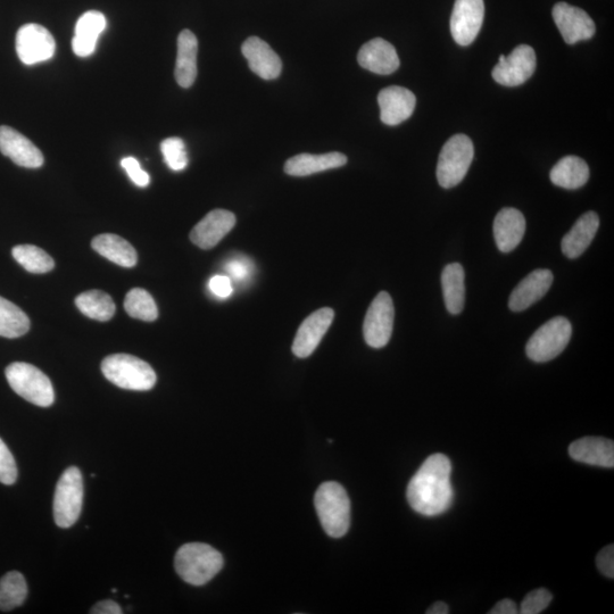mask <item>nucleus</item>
<instances>
[{
    "mask_svg": "<svg viewBox=\"0 0 614 614\" xmlns=\"http://www.w3.org/2000/svg\"><path fill=\"white\" fill-rule=\"evenodd\" d=\"M452 463L444 454H434L423 462L408 486L411 508L426 517H436L451 508L454 489Z\"/></svg>",
    "mask_w": 614,
    "mask_h": 614,
    "instance_id": "f257e3e1",
    "label": "nucleus"
},
{
    "mask_svg": "<svg viewBox=\"0 0 614 614\" xmlns=\"http://www.w3.org/2000/svg\"><path fill=\"white\" fill-rule=\"evenodd\" d=\"M174 567L186 583L202 586L219 574L223 568V557L210 545L189 543L178 550Z\"/></svg>",
    "mask_w": 614,
    "mask_h": 614,
    "instance_id": "f03ea898",
    "label": "nucleus"
},
{
    "mask_svg": "<svg viewBox=\"0 0 614 614\" xmlns=\"http://www.w3.org/2000/svg\"><path fill=\"white\" fill-rule=\"evenodd\" d=\"M323 530L330 537H343L351 526V501L345 488L335 481L322 484L314 496Z\"/></svg>",
    "mask_w": 614,
    "mask_h": 614,
    "instance_id": "7ed1b4c3",
    "label": "nucleus"
},
{
    "mask_svg": "<svg viewBox=\"0 0 614 614\" xmlns=\"http://www.w3.org/2000/svg\"><path fill=\"white\" fill-rule=\"evenodd\" d=\"M102 371L112 384L128 391H151L157 380L151 365L128 354L107 356L102 363Z\"/></svg>",
    "mask_w": 614,
    "mask_h": 614,
    "instance_id": "20e7f679",
    "label": "nucleus"
},
{
    "mask_svg": "<svg viewBox=\"0 0 614 614\" xmlns=\"http://www.w3.org/2000/svg\"><path fill=\"white\" fill-rule=\"evenodd\" d=\"M5 375L13 391L24 400L40 408L53 405L55 394L51 380L35 365L15 362L8 365Z\"/></svg>",
    "mask_w": 614,
    "mask_h": 614,
    "instance_id": "39448f33",
    "label": "nucleus"
},
{
    "mask_svg": "<svg viewBox=\"0 0 614 614\" xmlns=\"http://www.w3.org/2000/svg\"><path fill=\"white\" fill-rule=\"evenodd\" d=\"M475 148L466 135H455L446 141L439 154L436 176L445 189L461 184L474 161Z\"/></svg>",
    "mask_w": 614,
    "mask_h": 614,
    "instance_id": "423d86ee",
    "label": "nucleus"
},
{
    "mask_svg": "<svg viewBox=\"0 0 614 614\" xmlns=\"http://www.w3.org/2000/svg\"><path fill=\"white\" fill-rule=\"evenodd\" d=\"M84 478L77 467L64 471L54 496V520L61 528H70L80 517L84 504Z\"/></svg>",
    "mask_w": 614,
    "mask_h": 614,
    "instance_id": "0eeeda50",
    "label": "nucleus"
},
{
    "mask_svg": "<svg viewBox=\"0 0 614 614\" xmlns=\"http://www.w3.org/2000/svg\"><path fill=\"white\" fill-rule=\"evenodd\" d=\"M572 335L571 323L563 317L546 322L530 337L526 353L531 361L544 363L558 358L566 350Z\"/></svg>",
    "mask_w": 614,
    "mask_h": 614,
    "instance_id": "6e6552de",
    "label": "nucleus"
},
{
    "mask_svg": "<svg viewBox=\"0 0 614 614\" xmlns=\"http://www.w3.org/2000/svg\"><path fill=\"white\" fill-rule=\"evenodd\" d=\"M395 309L391 295L379 293L372 301L363 323L365 342L373 348H383L392 338Z\"/></svg>",
    "mask_w": 614,
    "mask_h": 614,
    "instance_id": "1a4fd4ad",
    "label": "nucleus"
},
{
    "mask_svg": "<svg viewBox=\"0 0 614 614\" xmlns=\"http://www.w3.org/2000/svg\"><path fill=\"white\" fill-rule=\"evenodd\" d=\"M537 60L533 47L520 45L509 56H500L492 76L505 87L524 85L536 70Z\"/></svg>",
    "mask_w": 614,
    "mask_h": 614,
    "instance_id": "9d476101",
    "label": "nucleus"
},
{
    "mask_svg": "<svg viewBox=\"0 0 614 614\" xmlns=\"http://www.w3.org/2000/svg\"><path fill=\"white\" fill-rule=\"evenodd\" d=\"M55 51L52 33L39 24H26L16 35V53L23 64L35 65L51 60Z\"/></svg>",
    "mask_w": 614,
    "mask_h": 614,
    "instance_id": "9b49d317",
    "label": "nucleus"
},
{
    "mask_svg": "<svg viewBox=\"0 0 614 614\" xmlns=\"http://www.w3.org/2000/svg\"><path fill=\"white\" fill-rule=\"evenodd\" d=\"M485 18L484 0H455L451 32L456 44L469 46L476 40Z\"/></svg>",
    "mask_w": 614,
    "mask_h": 614,
    "instance_id": "f8f14e48",
    "label": "nucleus"
},
{
    "mask_svg": "<svg viewBox=\"0 0 614 614\" xmlns=\"http://www.w3.org/2000/svg\"><path fill=\"white\" fill-rule=\"evenodd\" d=\"M553 19L568 45L588 40L595 35V23L582 8L567 3H558L553 7Z\"/></svg>",
    "mask_w": 614,
    "mask_h": 614,
    "instance_id": "ddd939ff",
    "label": "nucleus"
},
{
    "mask_svg": "<svg viewBox=\"0 0 614 614\" xmlns=\"http://www.w3.org/2000/svg\"><path fill=\"white\" fill-rule=\"evenodd\" d=\"M335 312L330 307H323L307 317L298 329L294 344L293 353L297 358H309L317 350L321 340L327 334L328 329L333 323Z\"/></svg>",
    "mask_w": 614,
    "mask_h": 614,
    "instance_id": "4468645a",
    "label": "nucleus"
},
{
    "mask_svg": "<svg viewBox=\"0 0 614 614\" xmlns=\"http://www.w3.org/2000/svg\"><path fill=\"white\" fill-rule=\"evenodd\" d=\"M0 152L22 168L38 169L45 162L43 153L30 139L7 126L0 127Z\"/></svg>",
    "mask_w": 614,
    "mask_h": 614,
    "instance_id": "2eb2a0df",
    "label": "nucleus"
},
{
    "mask_svg": "<svg viewBox=\"0 0 614 614\" xmlns=\"http://www.w3.org/2000/svg\"><path fill=\"white\" fill-rule=\"evenodd\" d=\"M378 103L381 121L387 126H398L411 118L417 98L409 89L392 86L380 91Z\"/></svg>",
    "mask_w": 614,
    "mask_h": 614,
    "instance_id": "dca6fc26",
    "label": "nucleus"
},
{
    "mask_svg": "<svg viewBox=\"0 0 614 614\" xmlns=\"http://www.w3.org/2000/svg\"><path fill=\"white\" fill-rule=\"evenodd\" d=\"M235 226L236 217L234 213L226 210H214L207 214L201 222L196 224L195 228L190 232V239H192V242L196 246L202 248V250H211V248L217 246Z\"/></svg>",
    "mask_w": 614,
    "mask_h": 614,
    "instance_id": "f3484780",
    "label": "nucleus"
},
{
    "mask_svg": "<svg viewBox=\"0 0 614 614\" xmlns=\"http://www.w3.org/2000/svg\"><path fill=\"white\" fill-rule=\"evenodd\" d=\"M554 276L550 270L538 269L530 273L520 284L513 289L510 296L509 307L513 312H522L529 309L549 293Z\"/></svg>",
    "mask_w": 614,
    "mask_h": 614,
    "instance_id": "a211bd4d",
    "label": "nucleus"
},
{
    "mask_svg": "<svg viewBox=\"0 0 614 614\" xmlns=\"http://www.w3.org/2000/svg\"><path fill=\"white\" fill-rule=\"evenodd\" d=\"M358 61L363 69L380 76H388L400 68V58L395 47L381 38L372 39L363 45Z\"/></svg>",
    "mask_w": 614,
    "mask_h": 614,
    "instance_id": "6ab92c4d",
    "label": "nucleus"
},
{
    "mask_svg": "<svg viewBox=\"0 0 614 614\" xmlns=\"http://www.w3.org/2000/svg\"><path fill=\"white\" fill-rule=\"evenodd\" d=\"M242 52L256 76L264 80H273L280 76V57L264 40L257 37L248 38L243 44Z\"/></svg>",
    "mask_w": 614,
    "mask_h": 614,
    "instance_id": "aec40b11",
    "label": "nucleus"
},
{
    "mask_svg": "<svg viewBox=\"0 0 614 614\" xmlns=\"http://www.w3.org/2000/svg\"><path fill=\"white\" fill-rule=\"evenodd\" d=\"M526 232L524 214L512 207L497 213L494 221V238L502 253H510L520 245Z\"/></svg>",
    "mask_w": 614,
    "mask_h": 614,
    "instance_id": "412c9836",
    "label": "nucleus"
},
{
    "mask_svg": "<svg viewBox=\"0 0 614 614\" xmlns=\"http://www.w3.org/2000/svg\"><path fill=\"white\" fill-rule=\"evenodd\" d=\"M571 459L601 468L614 467V443L610 439L585 437L569 447Z\"/></svg>",
    "mask_w": 614,
    "mask_h": 614,
    "instance_id": "4be33fe9",
    "label": "nucleus"
},
{
    "mask_svg": "<svg viewBox=\"0 0 614 614\" xmlns=\"http://www.w3.org/2000/svg\"><path fill=\"white\" fill-rule=\"evenodd\" d=\"M107 21L105 15L97 11H89L80 16L74 30L72 48L79 57H89L95 53L99 36L105 31Z\"/></svg>",
    "mask_w": 614,
    "mask_h": 614,
    "instance_id": "5701e85b",
    "label": "nucleus"
},
{
    "mask_svg": "<svg viewBox=\"0 0 614 614\" xmlns=\"http://www.w3.org/2000/svg\"><path fill=\"white\" fill-rule=\"evenodd\" d=\"M600 228V218L595 212H587L580 217L574 227L562 239V252L568 259L574 260L582 256L592 244L597 230Z\"/></svg>",
    "mask_w": 614,
    "mask_h": 614,
    "instance_id": "b1692460",
    "label": "nucleus"
},
{
    "mask_svg": "<svg viewBox=\"0 0 614 614\" xmlns=\"http://www.w3.org/2000/svg\"><path fill=\"white\" fill-rule=\"evenodd\" d=\"M347 157L342 153L321 155L300 154L289 159L285 164V172L293 177H306L311 174L344 167Z\"/></svg>",
    "mask_w": 614,
    "mask_h": 614,
    "instance_id": "393cba45",
    "label": "nucleus"
},
{
    "mask_svg": "<svg viewBox=\"0 0 614 614\" xmlns=\"http://www.w3.org/2000/svg\"><path fill=\"white\" fill-rule=\"evenodd\" d=\"M198 40L190 30H184L178 38V55L174 77L182 88H190L197 78Z\"/></svg>",
    "mask_w": 614,
    "mask_h": 614,
    "instance_id": "a878e982",
    "label": "nucleus"
},
{
    "mask_svg": "<svg viewBox=\"0 0 614 614\" xmlns=\"http://www.w3.org/2000/svg\"><path fill=\"white\" fill-rule=\"evenodd\" d=\"M466 273L460 263L446 265L442 272V288L446 309L453 315L460 314L466 304Z\"/></svg>",
    "mask_w": 614,
    "mask_h": 614,
    "instance_id": "bb28decb",
    "label": "nucleus"
},
{
    "mask_svg": "<svg viewBox=\"0 0 614 614\" xmlns=\"http://www.w3.org/2000/svg\"><path fill=\"white\" fill-rule=\"evenodd\" d=\"M94 250L105 259L120 265L123 268H134L138 255L134 247L126 239L118 235L103 234L94 238L91 243Z\"/></svg>",
    "mask_w": 614,
    "mask_h": 614,
    "instance_id": "cd10ccee",
    "label": "nucleus"
},
{
    "mask_svg": "<svg viewBox=\"0 0 614 614\" xmlns=\"http://www.w3.org/2000/svg\"><path fill=\"white\" fill-rule=\"evenodd\" d=\"M550 178L555 186L575 190L586 185L589 168L580 157L566 156L554 165Z\"/></svg>",
    "mask_w": 614,
    "mask_h": 614,
    "instance_id": "c85d7f7f",
    "label": "nucleus"
},
{
    "mask_svg": "<svg viewBox=\"0 0 614 614\" xmlns=\"http://www.w3.org/2000/svg\"><path fill=\"white\" fill-rule=\"evenodd\" d=\"M78 309L86 317L105 322L114 317L116 310L113 298L101 290H89L76 298Z\"/></svg>",
    "mask_w": 614,
    "mask_h": 614,
    "instance_id": "c756f323",
    "label": "nucleus"
},
{
    "mask_svg": "<svg viewBox=\"0 0 614 614\" xmlns=\"http://www.w3.org/2000/svg\"><path fill=\"white\" fill-rule=\"evenodd\" d=\"M30 319L19 306L0 296V337L19 338L30 330Z\"/></svg>",
    "mask_w": 614,
    "mask_h": 614,
    "instance_id": "7c9ffc66",
    "label": "nucleus"
},
{
    "mask_svg": "<svg viewBox=\"0 0 614 614\" xmlns=\"http://www.w3.org/2000/svg\"><path fill=\"white\" fill-rule=\"evenodd\" d=\"M28 595L26 578L18 571L8 572L0 579V610L11 611L21 607Z\"/></svg>",
    "mask_w": 614,
    "mask_h": 614,
    "instance_id": "2f4dec72",
    "label": "nucleus"
},
{
    "mask_svg": "<svg viewBox=\"0 0 614 614\" xmlns=\"http://www.w3.org/2000/svg\"><path fill=\"white\" fill-rule=\"evenodd\" d=\"M12 255L16 262H18L28 272L47 273L52 271L55 267V262L51 255H48L41 248L33 245H19L13 248Z\"/></svg>",
    "mask_w": 614,
    "mask_h": 614,
    "instance_id": "473e14b6",
    "label": "nucleus"
},
{
    "mask_svg": "<svg viewBox=\"0 0 614 614\" xmlns=\"http://www.w3.org/2000/svg\"><path fill=\"white\" fill-rule=\"evenodd\" d=\"M124 309L131 318L152 322L159 317V310L151 294L143 288H134L126 296Z\"/></svg>",
    "mask_w": 614,
    "mask_h": 614,
    "instance_id": "72a5a7b5",
    "label": "nucleus"
},
{
    "mask_svg": "<svg viewBox=\"0 0 614 614\" xmlns=\"http://www.w3.org/2000/svg\"><path fill=\"white\" fill-rule=\"evenodd\" d=\"M161 152L172 171H184L188 167V154L184 140L172 137L162 141Z\"/></svg>",
    "mask_w": 614,
    "mask_h": 614,
    "instance_id": "f704fd0d",
    "label": "nucleus"
},
{
    "mask_svg": "<svg viewBox=\"0 0 614 614\" xmlns=\"http://www.w3.org/2000/svg\"><path fill=\"white\" fill-rule=\"evenodd\" d=\"M553 600L552 594L545 588H538L529 593L520 605L521 614H538L549 608Z\"/></svg>",
    "mask_w": 614,
    "mask_h": 614,
    "instance_id": "c9c22d12",
    "label": "nucleus"
},
{
    "mask_svg": "<svg viewBox=\"0 0 614 614\" xmlns=\"http://www.w3.org/2000/svg\"><path fill=\"white\" fill-rule=\"evenodd\" d=\"M16 479H18V467L14 456L0 438V483L13 485Z\"/></svg>",
    "mask_w": 614,
    "mask_h": 614,
    "instance_id": "e433bc0d",
    "label": "nucleus"
},
{
    "mask_svg": "<svg viewBox=\"0 0 614 614\" xmlns=\"http://www.w3.org/2000/svg\"><path fill=\"white\" fill-rule=\"evenodd\" d=\"M121 165L136 186L145 188L151 184V177H149V174L140 167V164L135 157H126V159L121 161Z\"/></svg>",
    "mask_w": 614,
    "mask_h": 614,
    "instance_id": "4c0bfd02",
    "label": "nucleus"
},
{
    "mask_svg": "<svg viewBox=\"0 0 614 614\" xmlns=\"http://www.w3.org/2000/svg\"><path fill=\"white\" fill-rule=\"evenodd\" d=\"M597 568L602 572L605 577L614 578V547L608 545L597 554L596 558Z\"/></svg>",
    "mask_w": 614,
    "mask_h": 614,
    "instance_id": "58836bf2",
    "label": "nucleus"
},
{
    "mask_svg": "<svg viewBox=\"0 0 614 614\" xmlns=\"http://www.w3.org/2000/svg\"><path fill=\"white\" fill-rule=\"evenodd\" d=\"M211 292L220 298H228L234 293L231 280L226 276H215L210 280L209 284Z\"/></svg>",
    "mask_w": 614,
    "mask_h": 614,
    "instance_id": "ea45409f",
    "label": "nucleus"
},
{
    "mask_svg": "<svg viewBox=\"0 0 614 614\" xmlns=\"http://www.w3.org/2000/svg\"><path fill=\"white\" fill-rule=\"evenodd\" d=\"M250 270V264L245 261L235 260L227 264L228 273H230L232 278L237 280H244L248 276V273H250Z\"/></svg>",
    "mask_w": 614,
    "mask_h": 614,
    "instance_id": "a19ab883",
    "label": "nucleus"
},
{
    "mask_svg": "<svg viewBox=\"0 0 614 614\" xmlns=\"http://www.w3.org/2000/svg\"><path fill=\"white\" fill-rule=\"evenodd\" d=\"M122 612L120 605L111 600L98 602L90 610L91 614H121Z\"/></svg>",
    "mask_w": 614,
    "mask_h": 614,
    "instance_id": "79ce46f5",
    "label": "nucleus"
},
{
    "mask_svg": "<svg viewBox=\"0 0 614 614\" xmlns=\"http://www.w3.org/2000/svg\"><path fill=\"white\" fill-rule=\"evenodd\" d=\"M489 614H517L519 609L517 604L512 600H503L495 605V607L488 612Z\"/></svg>",
    "mask_w": 614,
    "mask_h": 614,
    "instance_id": "37998d69",
    "label": "nucleus"
},
{
    "mask_svg": "<svg viewBox=\"0 0 614 614\" xmlns=\"http://www.w3.org/2000/svg\"><path fill=\"white\" fill-rule=\"evenodd\" d=\"M448 612L450 611H448L447 604L444 602H436L427 610L428 614H447Z\"/></svg>",
    "mask_w": 614,
    "mask_h": 614,
    "instance_id": "c03bdc74",
    "label": "nucleus"
}]
</instances>
